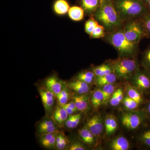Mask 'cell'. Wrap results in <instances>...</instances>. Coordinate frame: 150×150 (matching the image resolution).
I'll list each match as a JSON object with an SVG mask.
<instances>
[{
  "instance_id": "obj_17",
  "label": "cell",
  "mask_w": 150,
  "mask_h": 150,
  "mask_svg": "<svg viewBox=\"0 0 150 150\" xmlns=\"http://www.w3.org/2000/svg\"><path fill=\"white\" fill-rule=\"evenodd\" d=\"M104 126L105 133L108 136H110L115 133L118 126L115 116L112 115H108L105 120Z\"/></svg>"
},
{
  "instance_id": "obj_29",
  "label": "cell",
  "mask_w": 150,
  "mask_h": 150,
  "mask_svg": "<svg viewBox=\"0 0 150 150\" xmlns=\"http://www.w3.org/2000/svg\"><path fill=\"white\" fill-rule=\"evenodd\" d=\"M93 72L96 77L101 76L113 72L110 64H103L94 68Z\"/></svg>"
},
{
  "instance_id": "obj_11",
  "label": "cell",
  "mask_w": 150,
  "mask_h": 150,
  "mask_svg": "<svg viewBox=\"0 0 150 150\" xmlns=\"http://www.w3.org/2000/svg\"><path fill=\"white\" fill-rule=\"evenodd\" d=\"M69 115L64 107L57 103L51 118L56 122L59 128H62L65 126V122Z\"/></svg>"
},
{
  "instance_id": "obj_26",
  "label": "cell",
  "mask_w": 150,
  "mask_h": 150,
  "mask_svg": "<svg viewBox=\"0 0 150 150\" xmlns=\"http://www.w3.org/2000/svg\"><path fill=\"white\" fill-rule=\"evenodd\" d=\"M84 11L82 8L74 6L70 8L68 13L70 18L74 21H80L83 18Z\"/></svg>"
},
{
  "instance_id": "obj_19",
  "label": "cell",
  "mask_w": 150,
  "mask_h": 150,
  "mask_svg": "<svg viewBox=\"0 0 150 150\" xmlns=\"http://www.w3.org/2000/svg\"><path fill=\"white\" fill-rule=\"evenodd\" d=\"M81 7L86 12H95L100 5V0H80Z\"/></svg>"
},
{
  "instance_id": "obj_16",
  "label": "cell",
  "mask_w": 150,
  "mask_h": 150,
  "mask_svg": "<svg viewBox=\"0 0 150 150\" xmlns=\"http://www.w3.org/2000/svg\"><path fill=\"white\" fill-rule=\"evenodd\" d=\"M127 96L137 101L141 105L144 102V94L136 87L131 85H128L126 87Z\"/></svg>"
},
{
  "instance_id": "obj_40",
  "label": "cell",
  "mask_w": 150,
  "mask_h": 150,
  "mask_svg": "<svg viewBox=\"0 0 150 150\" xmlns=\"http://www.w3.org/2000/svg\"><path fill=\"white\" fill-rule=\"evenodd\" d=\"M145 108L147 115L148 121L150 122V100L148 101Z\"/></svg>"
},
{
  "instance_id": "obj_21",
  "label": "cell",
  "mask_w": 150,
  "mask_h": 150,
  "mask_svg": "<svg viewBox=\"0 0 150 150\" xmlns=\"http://www.w3.org/2000/svg\"><path fill=\"white\" fill-rule=\"evenodd\" d=\"M69 144L68 138L64 133L59 131L56 137L55 149L58 150H67Z\"/></svg>"
},
{
  "instance_id": "obj_30",
  "label": "cell",
  "mask_w": 150,
  "mask_h": 150,
  "mask_svg": "<svg viewBox=\"0 0 150 150\" xmlns=\"http://www.w3.org/2000/svg\"><path fill=\"white\" fill-rule=\"evenodd\" d=\"M124 94L123 89L119 88L116 89L110 98L109 103L112 106H116L123 101Z\"/></svg>"
},
{
  "instance_id": "obj_31",
  "label": "cell",
  "mask_w": 150,
  "mask_h": 150,
  "mask_svg": "<svg viewBox=\"0 0 150 150\" xmlns=\"http://www.w3.org/2000/svg\"><path fill=\"white\" fill-rule=\"evenodd\" d=\"M76 79L91 84L96 79V76L93 71H86L79 74L77 77Z\"/></svg>"
},
{
  "instance_id": "obj_2",
  "label": "cell",
  "mask_w": 150,
  "mask_h": 150,
  "mask_svg": "<svg viewBox=\"0 0 150 150\" xmlns=\"http://www.w3.org/2000/svg\"><path fill=\"white\" fill-rule=\"evenodd\" d=\"M114 5L122 19L142 18L150 13L149 7L142 0H115Z\"/></svg>"
},
{
  "instance_id": "obj_38",
  "label": "cell",
  "mask_w": 150,
  "mask_h": 150,
  "mask_svg": "<svg viewBox=\"0 0 150 150\" xmlns=\"http://www.w3.org/2000/svg\"><path fill=\"white\" fill-rule=\"evenodd\" d=\"M86 148L81 142L76 141L69 144L67 150H84Z\"/></svg>"
},
{
  "instance_id": "obj_42",
  "label": "cell",
  "mask_w": 150,
  "mask_h": 150,
  "mask_svg": "<svg viewBox=\"0 0 150 150\" xmlns=\"http://www.w3.org/2000/svg\"><path fill=\"white\" fill-rule=\"evenodd\" d=\"M147 4L148 5V7H149V10L150 13V0L148 2Z\"/></svg>"
},
{
  "instance_id": "obj_22",
  "label": "cell",
  "mask_w": 150,
  "mask_h": 150,
  "mask_svg": "<svg viewBox=\"0 0 150 150\" xmlns=\"http://www.w3.org/2000/svg\"><path fill=\"white\" fill-rule=\"evenodd\" d=\"M117 79L116 75L112 72L101 76L96 77V80L97 84L101 87L106 85L115 83Z\"/></svg>"
},
{
  "instance_id": "obj_7",
  "label": "cell",
  "mask_w": 150,
  "mask_h": 150,
  "mask_svg": "<svg viewBox=\"0 0 150 150\" xmlns=\"http://www.w3.org/2000/svg\"><path fill=\"white\" fill-rule=\"evenodd\" d=\"M132 85L144 94L150 93V73L145 69H138L132 76Z\"/></svg>"
},
{
  "instance_id": "obj_18",
  "label": "cell",
  "mask_w": 150,
  "mask_h": 150,
  "mask_svg": "<svg viewBox=\"0 0 150 150\" xmlns=\"http://www.w3.org/2000/svg\"><path fill=\"white\" fill-rule=\"evenodd\" d=\"M110 147L112 150H127L129 149L130 144L125 137H119L111 141Z\"/></svg>"
},
{
  "instance_id": "obj_34",
  "label": "cell",
  "mask_w": 150,
  "mask_h": 150,
  "mask_svg": "<svg viewBox=\"0 0 150 150\" xmlns=\"http://www.w3.org/2000/svg\"><path fill=\"white\" fill-rule=\"evenodd\" d=\"M142 65L144 69L150 73V46L144 53L142 58Z\"/></svg>"
},
{
  "instance_id": "obj_12",
  "label": "cell",
  "mask_w": 150,
  "mask_h": 150,
  "mask_svg": "<svg viewBox=\"0 0 150 150\" xmlns=\"http://www.w3.org/2000/svg\"><path fill=\"white\" fill-rule=\"evenodd\" d=\"M79 135L81 141L90 147L96 146L97 143L96 137L86 126L79 130Z\"/></svg>"
},
{
  "instance_id": "obj_4",
  "label": "cell",
  "mask_w": 150,
  "mask_h": 150,
  "mask_svg": "<svg viewBox=\"0 0 150 150\" xmlns=\"http://www.w3.org/2000/svg\"><path fill=\"white\" fill-rule=\"evenodd\" d=\"M117 78L126 79L131 77L139 69L137 61L129 57H120L110 64Z\"/></svg>"
},
{
  "instance_id": "obj_36",
  "label": "cell",
  "mask_w": 150,
  "mask_h": 150,
  "mask_svg": "<svg viewBox=\"0 0 150 150\" xmlns=\"http://www.w3.org/2000/svg\"><path fill=\"white\" fill-rule=\"evenodd\" d=\"M105 28L103 25L98 24L92 32L91 37L92 38H99L104 37L105 35Z\"/></svg>"
},
{
  "instance_id": "obj_15",
  "label": "cell",
  "mask_w": 150,
  "mask_h": 150,
  "mask_svg": "<svg viewBox=\"0 0 150 150\" xmlns=\"http://www.w3.org/2000/svg\"><path fill=\"white\" fill-rule=\"evenodd\" d=\"M72 99L74 100L79 111L85 112L88 109L89 97L88 93L73 94Z\"/></svg>"
},
{
  "instance_id": "obj_9",
  "label": "cell",
  "mask_w": 150,
  "mask_h": 150,
  "mask_svg": "<svg viewBox=\"0 0 150 150\" xmlns=\"http://www.w3.org/2000/svg\"><path fill=\"white\" fill-rule=\"evenodd\" d=\"M104 123L99 114H95L89 118L85 126L96 137H99L104 129Z\"/></svg>"
},
{
  "instance_id": "obj_3",
  "label": "cell",
  "mask_w": 150,
  "mask_h": 150,
  "mask_svg": "<svg viewBox=\"0 0 150 150\" xmlns=\"http://www.w3.org/2000/svg\"><path fill=\"white\" fill-rule=\"evenodd\" d=\"M108 40L118 51L120 57L132 56L137 50V45L129 41L126 37L123 30H118L109 34Z\"/></svg>"
},
{
  "instance_id": "obj_41",
  "label": "cell",
  "mask_w": 150,
  "mask_h": 150,
  "mask_svg": "<svg viewBox=\"0 0 150 150\" xmlns=\"http://www.w3.org/2000/svg\"><path fill=\"white\" fill-rule=\"evenodd\" d=\"M61 105L64 107L69 115H73V114H75L76 112H77L76 110H74V109H71V108H69L67 107V106H65L64 105Z\"/></svg>"
},
{
  "instance_id": "obj_1",
  "label": "cell",
  "mask_w": 150,
  "mask_h": 150,
  "mask_svg": "<svg viewBox=\"0 0 150 150\" xmlns=\"http://www.w3.org/2000/svg\"><path fill=\"white\" fill-rule=\"evenodd\" d=\"M94 13L96 18L108 30H115L121 24L123 19L110 0L103 1Z\"/></svg>"
},
{
  "instance_id": "obj_6",
  "label": "cell",
  "mask_w": 150,
  "mask_h": 150,
  "mask_svg": "<svg viewBox=\"0 0 150 150\" xmlns=\"http://www.w3.org/2000/svg\"><path fill=\"white\" fill-rule=\"evenodd\" d=\"M124 35L127 39L134 43L138 44L144 36V28L142 22L133 21L127 23L123 29Z\"/></svg>"
},
{
  "instance_id": "obj_44",
  "label": "cell",
  "mask_w": 150,
  "mask_h": 150,
  "mask_svg": "<svg viewBox=\"0 0 150 150\" xmlns=\"http://www.w3.org/2000/svg\"><path fill=\"white\" fill-rule=\"evenodd\" d=\"M103 1H104V0H100V3H102ZM101 3H100V4H101Z\"/></svg>"
},
{
  "instance_id": "obj_43",
  "label": "cell",
  "mask_w": 150,
  "mask_h": 150,
  "mask_svg": "<svg viewBox=\"0 0 150 150\" xmlns=\"http://www.w3.org/2000/svg\"><path fill=\"white\" fill-rule=\"evenodd\" d=\"M150 0H145V2L147 4H148V2Z\"/></svg>"
},
{
  "instance_id": "obj_14",
  "label": "cell",
  "mask_w": 150,
  "mask_h": 150,
  "mask_svg": "<svg viewBox=\"0 0 150 150\" xmlns=\"http://www.w3.org/2000/svg\"><path fill=\"white\" fill-rule=\"evenodd\" d=\"M60 131H56L50 134H42L38 136L39 142L45 148L50 149H55L56 137Z\"/></svg>"
},
{
  "instance_id": "obj_5",
  "label": "cell",
  "mask_w": 150,
  "mask_h": 150,
  "mask_svg": "<svg viewBox=\"0 0 150 150\" xmlns=\"http://www.w3.org/2000/svg\"><path fill=\"white\" fill-rule=\"evenodd\" d=\"M146 121L147 115L145 108L137 111L129 110L124 112L121 118L122 125L129 130L137 129Z\"/></svg>"
},
{
  "instance_id": "obj_13",
  "label": "cell",
  "mask_w": 150,
  "mask_h": 150,
  "mask_svg": "<svg viewBox=\"0 0 150 150\" xmlns=\"http://www.w3.org/2000/svg\"><path fill=\"white\" fill-rule=\"evenodd\" d=\"M90 84L83 81L76 79L67 82V86L75 93L79 94L88 93L90 90Z\"/></svg>"
},
{
  "instance_id": "obj_35",
  "label": "cell",
  "mask_w": 150,
  "mask_h": 150,
  "mask_svg": "<svg viewBox=\"0 0 150 150\" xmlns=\"http://www.w3.org/2000/svg\"><path fill=\"white\" fill-rule=\"evenodd\" d=\"M98 25L96 21L93 18H91L86 22L85 25L86 32L89 35H91L93 30Z\"/></svg>"
},
{
  "instance_id": "obj_25",
  "label": "cell",
  "mask_w": 150,
  "mask_h": 150,
  "mask_svg": "<svg viewBox=\"0 0 150 150\" xmlns=\"http://www.w3.org/2000/svg\"><path fill=\"white\" fill-rule=\"evenodd\" d=\"M81 118V113H75L73 115H69L65 122L64 126L69 129H74L79 125Z\"/></svg>"
},
{
  "instance_id": "obj_28",
  "label": "cell",
  "mask_w": 150,
  "mask_h": 150,
  "mask_svg": "<svg viewBox=\"0 0 150 150\" xmlns=\"http://www.w3.org/2000/svg\"><path fill=\"white\" fill-rule=\"evenodd\" d=\"M101 90L103 93L104 99L103 104L106 105L109 101L112 94L116 90L114 83L109 84L101 87Z\"/></svg>"
},
{
  "instance_id": "obj_24",
  "label": "cell",
  "mask_w": 150,
  "mask_h": 150,
  "mask_svg": "<svg viewBox=\"0 0 150 150\" xmlns=\"http://www.w3.org/2000/svg\"><path fill=\"white\" fill-rule=\"evenodd\" d=\"M138 139L142 146L150 149V127L145 128L141 132Z\"/></svg>"
},
{
  "instance_id": "obj_8",
  "label": "cell",
  "mask_w": 150,
  "mask_h": 150,
  "mask_svg": "<svg viewBox=\"0 0 150 150\" xmlns=\"http://www.w3.org/2000/svg\"><path fill=\"white\" fill-rule=\"evenodd\" d=\"M38 88L46 115L51 117L57 103L56 96L43 86L39 87Z\"/></svg>"
},
{
  "instance_id": "obj_33",
  "label": "cell",
  "mask_w": 150,
  "mask_h": 150,
  "mask_svg": "<svg viewBox=\"0 0 150 150\" xmlns=\"http://www.w3.org/2000/svg\"><path fill=\"white\" fill-rule=\"evenodd\" d=\"M123 105L127 110H134L137 109L140 105L137 101L132 99L129 96H127L124 97L123 101Z\"/></svg>"
},
{
  "instance_id": "obj_27",
  "label": "cell",
  "mask_w": 150,
  "mask_h": 150,
  "mask_svg": "<svg viewBox=\"0 0 150 150\" xmlns=\"http://www.w3.org/2000/svg\"><path fill=\"white\" fill-rule=\"evenodd\" d=\"M70 8L69 4L66 0H57L54 3V11L59 15L67 13Z\"/></svg>"
},
{
  "instance_id": "obj_23",
  "label": "cell",
  "mask_w": 150,
  "mask_h": 150,
  "mask_svg": "<svg viewBox=\"0 0 150 150\" xmlns=\"http://www.w3.org/2000/svg\"><path fill=\"white\" fill-rule=\"evenodd\" d=\"M71 92L72 91L68 86L63 89L56 96L57 103L62 105L69 102L72 99L73 95Z\"/></svg>"
},
{
  "instance_id": "obj_10",
  "label": "cell",
  "mask_w": 150,
  "mask_h": 150,
  "mask_svg": "<svg viewBox=\"0 0 150 150\" xmlns=\"http://www.w3.org/2000/svg\"><path fill=\"white\" fill-rule=\"evenodd\" d=\"M43 86L56 96L67 86V82L56 76H51L47 78L44 82Z\"/></svg>"
},
{
  "instance_id": "obj_37",
  "label": "cell",
  "mask_w": 150,
  "mask_h": 150,
  "mask_svg": "<svg viewBox=\"0 0 150 150\" xmlns=\"http://www.w3.org/2000/svg\"><path fill=\"white\" fill-rule=\"evenodd\" d=\"M142 23L146 32V36L150 37V13L142 18Z\"/></svg>"
},
{
  "instance_id": "obj_20",
  "label": "cell",
  "mask_w": 150,
  "mask_h": 150,
  "mask_svg": "<svg viewBox=\"0 0 150 150\" xmlns=\"http://www.w3.org/2000/svg\"><path fill=\"white\" fill-rule=\"evenodd\" d=\"M104 97L101 89L96 90L90 97V102L94 109H97L103 104Z\"/></svg>"
},
{
  "instance_id": "obj_39",
  "label": "cell",
  "mask_w": 150,
  "mask_h": 150,
  "mask_svg": "<svg viewBox=\"0 0 150 150\" xmlns=\"http://www.w3.org/2000/svg\"><path fill=\"white\" fill-rule=\"evenodd\" d=\"M62 105H65V106H67V107L69 108L74 109V110H76V112H77L78 111H79L77 108L73 100H70L69 102L67 103L66 104Z\"/></svg>"
},
{
  "instance_id": "obj_32",
  "label": "cell",
  "mask_w": 150,
  "mask_h": 150,
  "mask_svg": "<svg viewBox=\"0 0 150 150\" xmlns=\"http://www.w3.org/2000/svg\"><path fill=\"white\" fill-rule=\"evenodd\" d=\"M57 125L56 122L53 120L51 117L48 116H45L44 118L41 119V121L39 122L37 126V133L45 128L51 127Z\"/></svg>"
}]
</instances>
